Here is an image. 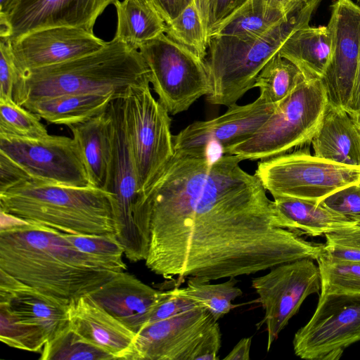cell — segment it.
I'll return each instance as SVG.
<instances>
[{
    "label": "cell",
    "instance_id": "41",
    "mask_svg": "<svg viewBox=\"0 0 360 360\" xmlns=\"http://www.w3.org/2000/svg\"><path fill=\"white\" fill-rule=\"evenodd\" d=\"M193 0H151V3L166 24L174 20Z\"/></svg>",
    "mask_w": 360,
    "mask_h": 360
},
{
    "label": "cell",
    "instance_id": "2",
    "mask_svg": "<svg viewBox=\"0 0 360 360\" xmlns=\"http://www.w3.org/2000/svg\"><path fill=\"white\" fill-rule=\"evenodd\" d=\"M12 218L1 226L0 269L27 285L70 304L121 272L77 250L63 233Z\"/></svg>",
    "mask_w": 360,
    "mask_h": 360
},
{
    "label": "cell",
    "instance_id": "21",
    "mask_svg": "<svg viewBox=\"0 0 360 360\" xmlns=\"http://www.w3.org/2000/svg\"><path fill=\"white\" fill-rule=\"evenodd\" d=\"M163 295L164 291L153 288L124 271L117 273L90 296L134 331L139 317L156 304Z\"/></svg>",
    "mask_w": 360,
    "mask_h": 360
},
{
    "label": "cell",
    "instance_id": "47",
    "mask_svg": "<svg viewBox=\"0 0 360 360\" xmlns=\"http://www.w3.org/2000/svg\"><path fill=\"white\" fill-rule=\"evenodd\" d=\"M134 1H136L140 4H144V5H149V6H153L151 3V0H134Z\"/></svg>",
    "mask_w": 360,
    "mask_h": 360
},
{
    "label": "cell",
    "instance_id": "23",
    "mask_svg": "<svg viewBox=\"0 0 360 360\" xmlns=\"http://www.w3.org/2000/svg\"><path fill=\"white\" fill-rule=\"evenodd\" d=\"M91 186L104 189L111 157V120L108 111L69 126Z\"/></svg>",
    "mask_w": 360,
    "mask_h": 360
},
{
    "label": "cell",
    "instance_id": "25",
    "mask_svg": "<svg viewBox=\"0 0 360 360\" xmlns=\"http://www.w3.org/2000/svg\"><path fill=\"white\" fill-rule=\"evenodd\" d=\"M116 98L120 97L112 94H66L39 99L23 107L49 123L69 127L106 111Z\"/></svg>",
    "mask_w": 360,
    "mask_h": 360
},
{
    "label": "cell",
    "instance_id": "20",
    "mask_svg": "<svg viewBox=\"0 0 360 360\" xmlns=\"http://www.w3.org/2000/svg\"><path fill=\"white\" fill-rule=\"evenodd\" d=\"M69 318L71 328L87 341L116 359L134 360L136 333L90 295L70 303Z\"/></svg>",
    "mask_w": 360,
    "mask_h": 360
},
{
    "label": "cell",
    "instance_id": "32",
    "mask_svg": "<svg viewBox=\"0 0 360 360\" xmlns=\"http://www.w3.org/2000/svg\"><path fill=\"white\" fill-rule=\"evenodd\" d=\"M40 360H110L116 358L85 340L69 324L41 350Z\"/></svg>",
    "mask_w": 360,
    "mask_h": 360
},
{
    "label": "cell",
    "instance_id": "4",
    "mask_svg": "<svg viewBox=\"0 0 360 360\" xmlns=\"http://www.w3.org/2000/svg\"><path fill=\"white\" fill-rule=\"evenodd\" d=\"M0 211L67 234L115 235L112 196L91 186L21 181L0 193Z\"/></svg>",
    "mask_w": 360,
    "mask_h": 360
},
{
    "label": "cell",
    "instance_id": "24",
    "mask_svg": "<svg viewBox=\"0 0 360 360\" xmlns=\"http://www.w3.org/2000/svg\"><path fill=\"white\" fill-rule=\"evenodd\" d=\"M332 50L328 27L308 25L292 33L278 54L292 63L305 79H321L330 63Z\"/></svg>",
    "mask_w": 360,
    "mask_h": 360
},
{
    "label": "cell",
    "instance_id": "38",
    "mask_svg": "<svg viewBox=\"0 0 360 360\" xmlns=\"http://www.w3.org/2000/svg\"><path fill=\"white\" fill-rule=\"evenodd\" d=\"M319 203L340 214L358 221L360 219V182L335 191L324 198Z\"/></svg>",
    "mask_w": 360,
    "mask_h": 360
},
{
    "label": "cell",
    "instance_id": "35",
    "mask_svg": "<svg viewBox=\"0 0 360 360\" xmlns=\"http://www.w3.org/2000/svg\"><path fill=\"white\" fill-rule=\"evenodd\" d=\"M64 235L79 251L100 259L120 271L127 269L122 259L124 250L115 234Z\"/></svg>",
    "mask_w": 360,
    "mask_h": 360
},
{
    "label": "cell",
    "instance_id": "29",
    "mask_svg": "<svg viewBox=\"0 0 360 360\" xmlns=\"http://www.w3.org/2000/svg\"><path fill=\"white\" fill-rule=\"evenodd\" d=\"M237 282L233 277L214 284L189 278L186 287H174L171 290L174 294L205 307L218 321L235 307L232 302L243 294L240 288L236 286Z\"/></svg>",
    "mask_w": 360,
    "mask_h": 360
},
{
    "label": "cell",
    "instance_id": "7",
    "mask_svg": "<svg viewBox=\"0 0 360 360\" xmlns=\"http://www.w3.org/2000/svg\"><path fill=\"white\" fill-rule=\"evenodd\" d=\"M255 175L273 198L319 203L345 186L360 182V166L336 163L299 149L261 160Z\"/></svg>",
    "mask_w": 360,
    "mask_h": 360
},
{
    "label": "cell",
    "instance_id": "48",
    "mask_svg": "<svg viewBox=\"0 0 360 360\" xmlns=\"http://www.w3.org/2000/svg\"><path fill=\"white\" fill-rule=\"evenodd\" d=\"M358 1V5L360 6V0H357Z\"/></svg>",
    "mask_w": 360,
    "mask_h": 360
},
{
    "label": "cell",
    "instance_id": "1",
    "mask_svg": "<svg viewBox=\"0 0 360 360\" xmlns=\"http://www.w3.org/2000/svg\"><path fill=\"white\" fill-rule=\"evenodd\" d=\"M210 148L174 149L139 193L135 224L148 242L145 264L175 287L249 276L281 264L316 260L323 244L307 241L269 198L237 155Z\"/></svg>",
    "mask_w": 360,
    "mask_h": 360
},
{
    "label": "cell",
    "instance_id": "18",
    "mask_svg": "<svg viewBox=\"0 0 360 360\" xmlns=\"http://www.w3.org/2000/svg\"><path fill=\"white\" fill-rule=\"evenodd\" d=\"M106 43L84 29L58 26L31 32L8 44L19 75L96 52Z\"/></svg>",
    "mask_w": 360,
    "mask_h": 360
},
{
    "label": "cell",
    "instance_id": "30",
    "mask_svg": "<svg viewBox=\"0 0 360 360\" xmlns=\"http://www.w3.org/2000/svg\"><path fill=\"white\" fill-rule=\"evenodd\" d=\"M165 33L205 60L209 37L203 0H193L174 20L166 24Z\"/></svg>",
    "mask_w": 360,
    "mask_h": 360
},
{
    "label": "cell",
    "instance_id": "28",
    "mask_svg": "<svg viewBox=\"0 0 360 360\" xmlns=\"http://www.w3.org/2000/svg\"><path fill=\"white\" fill-rule=\"evenodd\" d=\"M115 38L139 49L146 42L165 32L166 23L155 8L134 0H117Z\"/></svg>",
    "mask_w": 360,
    "mask_h": 360
},
{
    "label": "cell",
    "instance_id": "39",
    "mask_svg": "<svg viewBox=\"0 0 360 360\" xmlns=\"http://www.w3.org/2000/svg\"><path fill=\"white\" fill-rule=\"evenodd\" d=\"M18 77L9 44L0 39V98L13 100Z\"/></svg>",
    "mask_w": 360,
    "mask_h": 360
},
{
    "label": "cell",
    "instance_id": "10",
    "mask_svg": "<svg viewBox=\"0 0 360 360\" xmlns=\"http://www.w3.org/2000/svg\"><path fill=\"white\" fill-rule=\"evenodd\" d=\"M124 98L127 128L141 193L174 155L171 118L166 108L153 97L149 84L130 87Z\"/></svg>",
    "mask_w": 360,
    "mask_h": 360
},
{
    "label": "cell",
    "instance_id": "17",
    "mask_svg": "<svg viewBox=\"0 0 360 360\" xmlns=\"http://www.w3.org/2000/svg\"><path fill=\"white\" fill-rule=\"evenodd\" d=\"M0 316L46 344L70 324L69 304L25 285L0 269Z\"/></svg>",
    "mask_w": 360,
    "mask_h": 360
},
{
    "label": "cell",
    "instance_id": "19",
    "mask_svg": "<svg viewBox=\"0 0 360 360\" xmlns=\"http://www.w3.org/2000/svg\"><path fill=\"white\" fill-rule=\"evenodd\" d=\"M277 103H268L261 97L239 105L233 104L221 115L191 123L173 136L174 149L210 148L222 151L252 136L270 117Z\"/></svg>",
    "mask_w": 360,
    "mask_h": 360
},
{
    "label": "cell",
    "instance_id": "26",
    "mask_svg": "<svg viewBox=\"0 0 360 360\" xmlns=\"http://www.w3.org/2000/svg\"><path fill=\"white\" fill-rule=\"evenodd\" d=\"M274 201L300 233L319 236L359 224L313 201L290 197H276Z\"/></svg>",
    "mask_w": 360,
    "mask_h": 360
},
{
    "label": "cell",
    "instance_id": "49",
    "mask_svg": "<svg viewBox=\"0 0 360 360\" xmlns=\"http://www.w3.org/2000/svg\"><path fill=\"white\" fill-rule=\"evenodd\" d=\"M358 222H359V223H360V219L358 221Z\"/></svg>",
    "mask_w": 360,
    "mask_h": 360
},
{
    "label": "cell",
    "instance_id": "34",
    "mask_svg": "<svg viewBox=\"0 0 360 360\" xmlns=\"http://www.w3.org/2000/svg\"><path fill=\"white\" fill-rule=\"evenodd\" d=\"M316 261L321 276V292H360V262L333 260L323 255Z\"/></svg>",
    "mask_w": 360,
    "mask_h": 360
},
{
    "label": "cell",
    "instance_id": "31",
    "mask_svg": "<svg viewBox=\"0 0 360 360\" xmlns=\"http://www.w3.org/2000/svg\"><path fill=\"white\" fill-rule=\"evenodd\" d=\"M305 78L300 70L278 53L272 57L257 75L254 87L268 103H278L288 96Z\"/></svg>",
    "mask_w": 360,
    "mask_h": 360
},
{
    "label": "cell",
    "instance_id": "37",
    "mask_svg": "<svg viewBox=\"0 0 360 360\" xmlns=\"http://www.w3.org/2000/svg\"><path fill=\"white\" fill-rule=\"evenodd\" d=\"M197 306L193 301L174 294L171 290L164 291L162 297L139 317L134 331L137 333L146 325L168 319Z\"/></svg>",
    "mask_w": 360,
    "mask_h": 360
},
{
    "label": "cell",
    "instance_id": "5",
    "mask_svg": "<svg viewBox=\"0 0 360 360\" xmlns=\"http://www.w3.org/2000/svg\"><path fill=\"white\" fill-rule=\"evenodd\" d=\"M321 1L309 0L288 20L257 38L210 37L205 58L210 84L207 101L227 107L236 104L254 87L260 71L292 33L309 25Z\"/></svg>",
    "mask_w": 360,
    "mask_h": 360
},
{
    "label": "cell",
    "instance_id": "22",
    "mask_svg": "<svg viewBox=\"0 0 360 360\" xmlns=\"http://www.w3.org/2000/svg\"><path fill=\"white\" fill-rule=\"evenodd\" d=\"M310 143L318 158L360 166V134L343 108L328 104Z\"/></svg>",
    "mask_w": 360,
    "mask_h": 360
},
{
    "label": "cell",
    "instance_id": "43",
    "mask_svg": "<svg viewBox=\"0 0 360 360\" xmlns=\"http://www.w3.org/2000/svg\"><path fill=\"white\" fill-rule=\"evenodd\" d=\"M350 116L360 115V54L350 102L346 110Z\"/></svg>",
    "mask_w": 360,
    "mask_h": 360
},
{
    "label": "cell",
    "instance_id": "6",
    "mask_svg": "<svg viewBox=\"0 0 360 360\" xmlns=\"http://www.w3.org/2000/svg\"><path fill=\"white\" fill-rule=\"evenodd\" d=\"M321 79H303L277 103L273 114L250 138L224 149L243 160H264L311 143L328 106Z\"/></svg>",
    "mask_w": 360,
    "mask_h": 360
},
{
    "label": "cell",
    "instance_id": "42",
    "mask_svg": "<svg viewBox=\"0 0 360 360\" xmlns=\"http://www.w3.org/2000/svg\"><path fill=\"white\" fill-rule=\"evenodd\" d=\"M252 337L242 338L224 358V360H249Z\"/></svg>",
    "mask_w": 360,
    "mask_h": 360
},
{
    "label": "cell",
    "instance_id": "16",
    "mask_svg": "<svg viewBox=\"0 0 360 360\" xmlns=\"http://www.w3.org/2000/svg\"><path fill=\"white\" fill-rule=\"evenodd\" d=\"M332 56L323 77L328 103L347 110L351 100L360 54V6L352 0H336L327 25Z\"/></svg>",
    "mask_w": 360,
    "mask_h": 360
},
{
    "label": "cell",
    "instance_id": "13",
    "mask_svg": "<svg viewBox=\"0 0 360 360\" xmlns=\"http://www.w3.org/2000/svg\"><path fill=\"white\" fill-rule=\"evenodd\" d=\"M269 271L252 280L264 316L258 326L266 325L267 351L304 300L321 290L318 265L304 258L271 267Z\"/></svg>",
    "mask_w": 360,
    "mask_h": 360
},
{
    "label": "cell",
    "instance_id": "46",
    "mask_svg": "<svg viewBox=\"0 0 360 360\" xmlns=\"http://www.w3.org/2000/svg\"><path fill=\"white\" fill-rule=\"evenodd\" d=\"M360 134V115L355 116H350Z\"/></svg>",
    "mask_w": 360,
    "mask_h": 360
},
{
    "label": "cell",
    "instance_id": "40",
    "mask_svg": "<svg viewBox=\"0 0 360 360\" xmlns=\"http://www.w3.org/2000/svg\"><path fill=\"white\" fill-rule=\"evenodd\" d=\"M247 0H203L206 29L210 37L214 29Z\"/></svg>",
    "mask_w": 360,
    "mask_h": 360
},
{
    "label": "cell",
    "instance_id": "44",
    "mask_svg": "<svg viewBox=\"0 0 360 360\" xmlns=\"http://www.w3.org/2000/svg\"><path fill=\"white\" fill-rule=\"evenodd\" d=\"M272 7L286 15H290L300 8L309 0H264Z\"/></svg>",
    "mask_w": 360,
    "mask_h": 360
},
{
    "label": "cell",
    "instance_id": "45",
    "mask_svg": "<svg viewBox=\"0 0 360 360\" xmlns=\"http://www.w3.org/2000/svg\"><path fill=\"white\" fill-rule=\"evenodd\" d=\"M15 0H0V16L4 15Z\"/></svg>",
    "mask_w": 360,
    "mask_h": 360
},
{
    "label": "cell",
    "instance_id": "14",
    "mask_svg": "<svg viewBox=\"0 0 360 360\" xmlns=\"http://www.w3.org/2000/svg\"><path fill=\"white\" fill-rule=\"evenodd\" d=\"M217 323L197 306L146 325L136 333L134 360H203L206 340Z\"/></svg>",
    "mask_w": 360,
    "mask_h": 360
},
{
    "label": "cell",
    "instance_id": "27",
    "mask_svg": "<svg viewBox=\"0 0 360 360\" xmlns=\"http://www.w3.org/2000/svg\"><path fill=\"white\" fill-rule=\"evenodd\" d=\"M290 15H285L264 0H247L226 18L210 37L257 38L285 21Z\"/></svg>",
    "mask_w": 360,
    "mask_h": 360
},
{
    "label": "cell",
    "instance_id": "9",
    "mask_svg": "<svg viewBox=\"0 0 360 360\" xmlns=\"http://www.w3.org/2000/svg\"><path fill=\"white\" fill-rule=\"evenodd\" d=\"M124 97L113 99L108 108L111 120V157L104 190L112 196L117 239L126 257L136 262L145 261L146 254L135 225L139 181L127 128Z\"/></svg>",
    "mask_w": 360,
    "mask_h": 360
},
{
    "label": "cell",
    "instance_id": "33",
    "mask_svg": "<svg viewBox=\"0 0 360 360\" xmlns=\"http://www.w3.org/2000/svg\"><path fill=\"white\" fill-rule=\"evenodd\" d=\"M40 119L14 100L0 98V134L34 139L44 138L49 133Z\"/></svg>",
    "mask_w": 360,
    "mask_h": 360
},
{
    "label": "cell",
    "instance_id": "15",
    "mask_svg": "<svg viewBox=\"0 0 360 360\" xmlns=\"http://www.w3.org/2000/svg\"><path fill=\"white\" fill-rule=\"evenodd\" d=\"M117 0H15L0 16V39L11 43L42 28L66 26L94 32L98 18Z\"/></svg>",
    "mask_w": 360,
    "mask_h": 360
},
{
    "label": "cell",
    "instance_id": "3",
    "mask_svg": "<svg viewBox=\"0 0 360 360\" xmlns=\"http://www.w3.org/2000/svg\"><path fill=\"white\" fill-rule=\"evenodd\" d=\"M150 83V70L139 50L114 37L96 52L19 74L13 100L25 106L66 94L124 97L130 87Z\"/></svg>",
    "mask_w": 360,
    "mask_h": 360
},
{
    "label": "cell",
    "instance_id": "12",
    "mask_svg": "<svg viewBox=\"0 0 360 360\" xmlns=\"http://www.w3.org/2000/svg\"><path fill=\"white\" fill-rule=\"evenodd\" d=\"M0 153L17 165L27 179L77 187L91 186L73 138L49 134L34 139L0 134Z\"/></svg>",
    "mask_w": 360,
    "mask_h": 360
},
{
    "label": "cell",
    "instance_id": "8",
    "mask_svg": "<svg viewBox=\"0 0 360 360\" xmlns=\"http://www.w3.org/2000/svg\"><path fill=\"white\" fill-rule=\"evenodd\" d=\"M139 51L150 70L158 101L171 115L187 110L209 91L205 60L165 33L146 42Z\"/></svg>",
    "mask_w": 360,
    "mask_h": 360
},
{
    "label": "cell",
    "instance_id": "36",
    "mask_svg": "<svg viewBox=\"0 0 360 360\" xmlns=\"http://www.w3.org/2000/svg\"><path fill=\"white\" fill-rule=\"evenodd\" d=\"M323 255L330 259L360 262V223L325 234Z\"/></svg>",
    "mask_w": 360,
    "mask_h": 360
},
{
    "label": "cell",
    "instance_id": "11",
    "mask_svg": "<svg viewBox=\"0 0 360 360\" xmlns=\"http://www.w3.org/2000/svg\"><path fill=\"white\" fill-rule=\"evenodd\" d=\"M360 341V292H321L309 321L295 334L296 356L309 360H338Z\"/></svg>",
    "mask_w": 360,
    "mask_h": 360
}]
</instances>
